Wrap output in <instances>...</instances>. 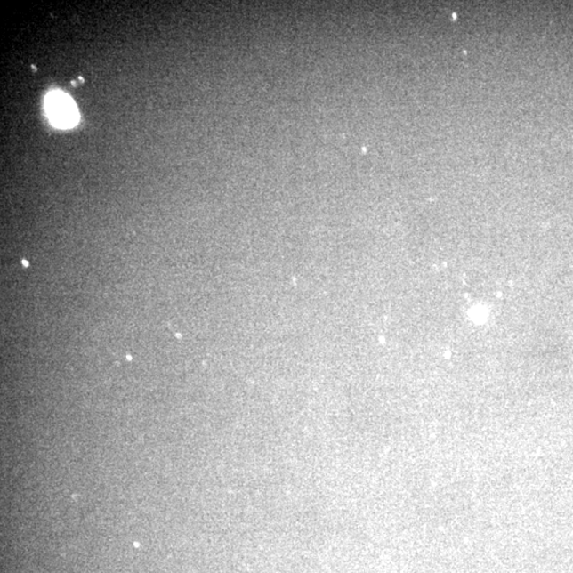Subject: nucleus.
I'll use <instances>...</instances> for the list:
<instances>
[{
  "label": "nucleus",
  "instance_id": "obj_1",
  "mask_svg": "<svg viewBox=\"0 0 573 573\" xmlns=\"http://www.w3.org/2000/svg\"><path fill=\"white\" fill-rule=\"evenodd\" d=\"M49 119L58 128H71L79 120L78 109L71 98L61 92H52L46 98Z\"/></svg>",
  "mask_w": 573,
  "mask_h": 573
}]
</instances>
